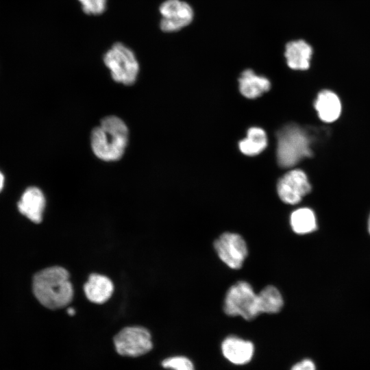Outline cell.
I'll return each instance as SVG.
<instances>
[{
  "instance_id": "obj_1",
  "label": "cell",
  "mask_w": 370,
  "mask_h": 370,
  "mask_svg": "<svg viewBox=\"0 0 370 370\" xmlns=\"http://www.w3.org/2000/svg\"><path fill=\"white\" fill-rule=\"evenodd\" d=\"M32 289L38 301L51 310L66 306L73 297L69 273L59 266L47 267L36 273L33 278Z\"/></svg>"
},
{
  "instance_id": "obj_2",
  "label": "cell",
  "mask_w": 370,
  "mask_h": 370,
  "mask_svg": "<svg viewBox=\"0 0 370 370\" xmlns=\"http://www.w3.org/2000/svg\"><path fill=\"white\" fill-rule=\"evenodd\" d=\"M128 137V128L121 119L114 115L106 116L91 132L92 150L101 160L116 161L125 152Z\"/></svg>"
},
{
  "instance_id": "obj_3",
  "label": "cell",
  "mask_w": 370,
  "mask_h": 370,
  "mask_svg": "<svg viewBox=\"0 0 370 370\" xmlns=\"http://www.w3.org/2000/svg\"><path fill=\"white\" fill-rule=\"evenodd\" d=\"M277 138V158L281 167H291L313 153L312 136L298 125L291 124L283 127L278 132Z\"/></svg>"
},
{
  "instance_id": "obj_4",
  "label": "cell",
  "mask_w": 370,
  "mask_h": 370,
  "mask_svg": "<svg viewBox=\"0 0 370 370\" xmlns=\"http://www.w3.org/2000/svg\"><path fill=\"white\" fill-rule=\"evenodd\" d=\"M103 61L114 81L125 86L134 84L140 67L134 52L124 44L114 43L103 54Z\"/></svg>"
},
{
  "instance_id": "obj_5",
  "label": "cell",
  "mask_w": 370,
  "mask_h": 370,
  "mask_svg": "<svg viewBox=\"0 0 370 370\" xmlns=\"http://www.w3.org/2000/svg\"><path fill=\"white\" fill-rule=\"evenodd\" d=\"M223 310L229 316H240L247 321L258 316L257 294L251 285L238 281L231 286L225 294Z\"/></svg>"
},
{
  "instance_id": "obj_6",
  "label": "cell",
  "mask_w": 370,
  "mask_h": 370,
  "mask_svg": "<svg viewBox=\"0 0 370 370\" xmlns=\"http://www.w3.org/2000/svg\"><path fill=\"white\" fill-rule=\"evenodd\" d=\"M114 343L120 355L131 357L144 355L153 346L149 332L140 326L124 328L114 336Z\"/></svg>"
},
{
  "instance_id": "obj_7",
  "label": "cell",
  "mask_w": 370,
  "mask_h": 370,
  "mask_svg": "<svg viewBox=\"0 0 370 370\" xmlns=\"http://www.w3.org/2000/svg\"><path fill=\"white\" fill-rule=\"evenodd\" d=\"M214 248L220 260L233 269H240L248 254L244 238L233 232L220 235L214 242Z\"/></svg>"
},
{
  "instance_id": "obj_8",
  "label": "cell",
  "mask_w": 370,
  "mask_h": 370,
  "mask_svg": "<svg viewBox=\"0 0 370 370\" xmlns=\"http://www.w3.org/2000/svg\"><path fill=\"white\" fill-rule=\"evenodd\" d=\"M161 14L160 29L166 33L175 32L188 25L194 17L192 7L182 0H165L159 7Z\"/></svg>"
},
{
  "instance_id": "obj_9",
  "label": "cell",
  "mask_w": 370,
  "mask_h": 370,
  "mask_svg": "<svg viewBox=\"0 0 370 370\" xmlns=\"http://www.w3.org/2000/svg\"><path fill=\"white\" fill-rule=\"evenodd\" d=\"M311 190L306 174L301 169H293L284 174L277 184L280 199L285 204L295 205Z\"/></svg>"
},
{
  "instance_id": "obj_10",
  "label": "cell",
  "mask_w": 370,
  "mask_h": 370,
  "mask_svg": "<svg viewBox=\"0 0 370 370\" xmlns=\"http://www.w3.org/2000/svg\"><path fill=\"white\" fill-rule=\"evenodd\" d=\"M224 357L230 362L242 365L249 362L254 353V344L236 336L226 337L221 344Z\"/></svg>"
},
{
  "instance_id": "obj_11",
  "label": "cell",
  "mask_w": 370,
  "mask_h": 370,
  "mask_svg": "<svg viewBox=\"0 0 370 370\" xmlns=\"http://www.w3.org/2000/svg\"><path fill=\"white\" fill-rule=\"evenodd\" d=\"M45 208V198L37 187H29L22 195L18 203L20 212L35 223L42 221Z\"/></svg>"
},
{
  "instance_id": "obj_12",
  "label": "cell",
  "mask_w": 370,
  "mask_h": 370,
  "mask_svg": "<svg viewBox=\"0 0 370 370\" xmlns=\"http://www.w3.org/2000/svg\"><path fill=\"white\" fill-rule=\"evenodd\" d=\"M312 54V47L304 40L290 41L285 46L286 63L294 70H307L310 66Z\"/></svg>"
},
{
  "instance_id": "obj_13",
  "label": "cell",
  "mask_w": 370,
  "mask_h": 370,
  "mask_svg": "<svg viewBox=\"0 0 370 370\" xmlns=\"http://www.w3.org/2000/svg\"><path fill=\"white\" fill-rule=\"evenodd\" d=\"M84 289L89 301L101 304L110 298L113 293L114 285L108 277L93 273L90 275Z\"/></svg>"
},
{
  "instance_id": "obj_14",
  "label": "cell",
  "mask_w": 370,
  "mask_h": 370,
  "mask_svg": "<svg viewBox=\"0 0 370 370\" xmlns=\"http://www.w3.org/2000/svg\"><path fill=\"white\" fill-rule=\"evenodd\" d=\"M314 108L319 119L325 123H332L337 120L342 109L337 95L329 90H323L318 94Z\"/></svg>"
},
{
  "instance_id": "obj_15",
  "label": "cell",
  "mask_w": 370,
  "mask_h": 370,
  "mask_svg": "<svg viewBox=\"0 0 370 370\" xmlns=\"http://www.w3.org/2000/svg\"><path fill=\"white\" fill-rule=\"evenodd\" d=\"M238 83L240 92L249 99L258 97L271 88L270 81L267 77L256 75L251 69L241 73Z\"/></svg>"
},
{
  "instance_id": "obj_16",
  "label": "cell",
  "mask_w": 370,
  "mask_h": 370,
  "mask_svg": "<svg viewBox=\"0 0 370 370\" xmlns=\"http://www.w3.org/2000/svg\"><path fill=\"white\" fill-rule=\"evenodd\" d=\"M290 225L292 230L297 234L312 233L317 228L315 213L309 208L296 209L290 216Z\"/></svg>"
},
{
  "instance_id": "obj_17",
  "label": "cell",
  "mask_w": 370,
  "mask_h": 370,
  "mask_svg": "<svg viewBox=\"0 0 370 370\" xmlns=\"http://www.w3.org/2000/svg\"><path fill=\"white\" fill-rule=\"evenodd\" d=\"M258 309L260 314H275L284 306L283 297L274 286L269 285L257 294Z\"/></svg>"
},
{
  "instance_id": "obj_18",
  "label": "cell",
  "mask_w": 370,
  "mask_h": 370,
  "mask_svg": "<svg viewBox=\"0 0 370 370\" xmlns=\"http://www.w3.org/2000/svg\"><path fill=\"white\" fill-rule=\"evenodd\" d=\"M267 145V137L265 132L257 127L248 130L245 138L238 143L241 151L249 156L260 153Z\"/></svg>"
},
{
  "instance_id": "obj_19",
  "label": "cell",
  "mask_w": 370,
  "mask_h": 370,
  "mask_svg": "<svg viewBox=\"0 0 370 370\" xmlns=\"http://www.w3.org/2000/svg\"><path fill=\"white\" fill-rule=\"evenodd\" d=\"M164 368L169 370H195L193 362L184 356H172L162 362Z\"/></svg>"
},
{
  "instance_id": "obj_20",
  "label": "cell",
  "mask_w": 370,
  "mask_h": 370,
  "mask_svg": "<svg viewBox=\"0 0 370 370\" xmlns=\"http://www.w3.org/2000/svg\"><path fill=\"white\" fill-rule=\"evenodd\" d=\"M82 11L88 15L97 16L106 9L107 0H77Z\"/></svg>"
},
{
  "instance_id": "obj_21",
  "label": "cell",
  "mask_w": 370,
  "mask_h": 370,
  "mask_svg": "<svg viewBox=\"0 0 370 370\" xmlns=\"http://www.w3.org/2000/svg\"><path fill=\"white\" fill-rule=\"evenodd\" d=\"M291 370H316L314 363L310 359H304L296 363Z\"/></svg>"
},
{
  "instance_id": "obj_22",
  "label": "cell",
  "mask_w": 370,
  "mask_h": 370,
  "mask_svg": "<svg viewBox=\"0 0 370 370\" xmlns=\"http://www.w3.org/2000/svg\"><path fill=\"white\" fill-rule=\"evenodd\" d=\"M4 184V177L2 173L0 171V191L2 190Z\"/></svg>"
},
{
  "instance_id": "obj_23",
  "label": "cell",
  "mask_w": 370,
  "mask_h": 370,
  "mask_svg": "<svg viewBox=\"0 0 370 370\" xmlns=\"http://www.w3.org/2000/svg\"><path fill=\"white\" fill-rule=\"evenodd\" d=\"M67 313L71 315V316H73L75 314V310H74V308H69L67 309Z\"/></svg>"
},
{
  "instance_id": "obj_24",
  "label": "cell",
  "mask_w": 370,
  "mask_h": 370,
  "mask_svg": "<svg viewBox=\"0 0 370 370\" xmlns=\"http://www.w3.org/2000/svg\"><path fill=\"white\" fill-rule=\"evenodd\" d=\"M367 230L370 235V214L369 215L368 221H367Z\"/></svg>"
}]
</instances>
